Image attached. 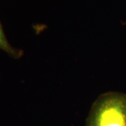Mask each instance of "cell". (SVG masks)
I'll list each match as a JSON object with an SVG mask.
<instances>
[{"label":"cell","mask_w":126,"mask_h":126,"mask_svg":"<svg viewBox=\"0 0 126 126\" xmlns=\"http://www.w3.org/2000/svg\"><path fill=\"white\" fill-rule=\"evenodd\" d=\"M85 126H126V94L110 91L94 102Z\"/></svg>","instance_id":"6da1fadb"},{"label":"cell","mask_w":126,"mask_h":126,"mask_svg":"<svg viewBox=\"0 0 126 126\" xmlns=\"http://www.w3.org/2000/svg\"><path fill=\"white\" fill-rule=\"evenodd\" d=\"M0 50L6 52L7 55L14 59H19L23 55L22 50L13 47L7 40L3 31L2 25L0 23Z\"/></svg>","instance_id":"7a4b0ae2"}]
</instances>
